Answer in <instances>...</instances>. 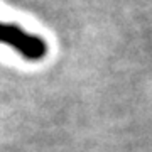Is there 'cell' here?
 <instances>
[{"label": "cell", "instance_id": "1", "mask_svg": "<svg viewBox=\"0 0 152 152\" xmlns=\"http://www.w3.org/2000/svg\"><path fill=\"white\" fill-rule=\"evenodd\" d=\"M0 44L10 46L27 61H41L48 56V42L37 34L22 29L17 24L0 22Z\"/></svg>", "mask_w": 152, "mask_h": 152}]
</instances>
